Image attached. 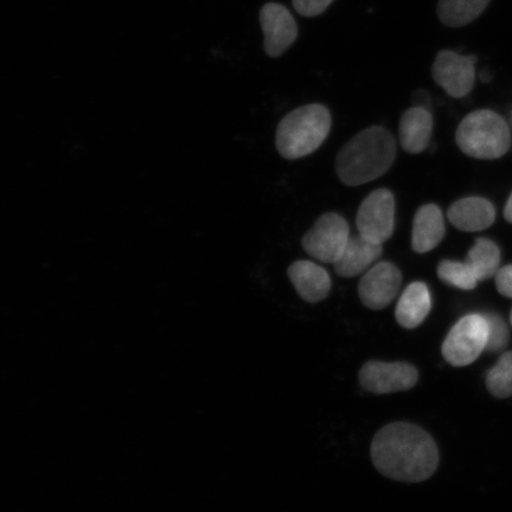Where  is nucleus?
<instances>
[{"label":"nucleus","mask_w":512,"mask_h":512,"mask_svg":"<svg viewBox=\"0 0 512 512\" xmlns=\"http://www.w3.org/2000/svg\"><path fill=\"white\" fill-rule=\"evenodd\" d=\"M456 143L466 156L492 160L509 151L511 134L501 115L482 110L470 113L460 123Z\"/></svg>","instance_id":"20e7f679"},{"label":"nucleus","mask_w":512,"mask_h":512,"mask_svg":"<svg viewBox=\"0 0 512 512\" xmlns=\"http://www.w3.org/2000/svg\"><path fill=\"white\" fill-rule=\"evenodd\" d=\"M495 279L498 292L503 297L512 298V265L499 268Z\"/></svg>","instance_id":"b1692460"},{"label":"nucleus","mask_w":512,"mask_h":512,"mask_svg":"<svg viewBox=\"0 0 512 512\" xmlns=\"http://www.w3.org/2000/svg\"><path fill=\"white\" fill-rule=\"evenodd\" d=\"M489 325L484 315H469L453 326L443 343V356L453 367H466L486 350Z\"/></svg>","instance_id":"39448f33"},{"label":"nucleus","mask_w":512,"mask_h":512,"mask_svg":"<svg viewBox=\"0 0 512 512\" xmlns=\"http://www.w3.org/2000/svg\"><path fill=\"white\" fill-rule=\"evenodd\" d=\"M504 217H505V220L512 223V194L509 197L507 206H505Z\"/></svg>","instance_id":"393cba45"},{"label":"nucleus","mask_w":512,"mask_h":512,"mask_svg":"<svg viewBox=\"0 0 512 512\" xmlns=\"http://www.w3.org/2000/svg\"><path fill=\"white\" fill-rule=\"evenodd\" d=\"M444 215L435 204H426L416 211L413 222L412 247L414 252H431L445 238Z\"/></svg>","instance_id":"dca6fc26"},{"label":"nucleus","mask_w":512,"mask_h":512,"mask_svg":"<svg viewBox=\"0 0 512 512\" xmlns=\"http://www.w3.org/2000/svg\"><path fill=\"white\" fill-rule=\"evenodd\" d=\"M287 273L300 298L305 302L316 304L329 296L330 275L315 262L307 260L293 262Z\"/></svg>","instance_id":"ddd939ff"},{"label":"nucleus","mask_w":512,"mask_h":512,"mask_svg":"<svg viewBox=\"0 0 512 512\" xmlns=\"http://www.w3.org/2000/svg\"><path fill=\"white\" fill-rule=\"evenodd\" d=\"M350 238L347 220L336 213L320 216L304 235L305 252L325 264L334 265Z\"/></svg>","instance_id":"423d86ee"},{"label":"nucleus","mask_w":512,"mask_h":512,"mask_svg":"<svg viewBox=\"0 0 512 512\" xmlns=\"http://www.w3.org/2000/svg\"><path fill=\"white\" fill-rule=\"evenodd\" d=\"M362 387L374 394H393L412 389L419 380L418 369L409 363L370 361L360 370Z\"/></svg>","instance_id":"1a4fd4ad"},{"label":"nucleus","mask_w":512,"mask_h":512,"mask_svg":"<svg viewBox=\"0 0 512 512\" xmlns=\"http://www.w3.org/2000/svg\"><path fill=\"white\" fill-rule=\"evenodd\" d=\"M383 249L380 243H376L363 235H350L343 252L339 255L334 266L339 277L354 278L371 268L376 260L380 259Z\"/></svg>","instance_id":"f8f14e48"},{"label":"nucleus","mask_w":512,"mask_h":512,"mask_svg":"<svg viewBox=\"0 0 512 512\" xmlns=\"http://www.w3.org/2000/svg\"><path fill=\"white\" fill-rule=\"evenodd\" d=\"M441 281L460 290L470 291L477 287L478 279L466 262L444 260L438 266Z\"/></svg>","instance_id":"412c9836"},{"label":"nucleus","mask_w":512,"mask_h":512,"mask_svg":"<svg viewBox=\"0 0 512 512\" xmlns=\"http://www.w3.org/2000/svg\"><path fill=\"white\" fill-rule=\"evenodd\" d=\"M334 0H292L293 8L300 16L311 18L324 14Z\"/></svg>","instance_id":"5701e85b"},{"label":"nucleus","mask_w":512,"mask_h":512,"mask_svg":"<svg viewBox=\"0 0 512 512\" xmlns=\"http://www.w3.org/2000/svg\"><path fill=\"white\" fill-rule=\"evenodd\" d=\"M371 459L383 476L419 483L431 478L439 465L437 444L426 431L408 422H395L376 433Z\"/></svg>","instance_id":"f257e3e1"},{"label":"nucleus","mask_w":512,"mask_h":512,"mask_svg":"<svg viewBox=\"0 0 512 512\" xmlns=\"http://www.w3.org/2000/svg\"><path fill=\"white\" fill-rule=\"evenodd\" d=\"M260 24L264 32L265 53L277 59L297 41L298 27L290 10L278 3H267L260 10Z\"/></svg>","instance_id":"9b49d317"},{"label":"nucleus","mask_w":512,"mask_h":512,"mask_svg":"<svg viewBox=\"0 0 512 512\" xmlns=\"http://www.w3.org/2000/svg\"><path fill=\"white\" fill-rule=\"evenodd\" d=\"M477 56H463L452 50H441L432 66L433 80L454 99L469 94L476 82Z\"/></svg>","instance_id":"6e6552de"},{"label":"nucleus","mask_w":512,"mask_h":512,"mask_svg":"<svg viewBox=\"0 0 512 512\" xmlns=\"http://www.w3.org/2000/svg\"><path fill=\"white\" fill-rule=\"evenodd\" d=\"M396 143L386 128H367L345 144L336 158V172L342 183L357 187L380 178L395 162Z\"/></svg>","instance_id":"f03ea898"},{"label":"nucleus","mask_w":512,"mask_h":512,"mask_svg":"<svg viewBox=\"0 0 512 512\" xmlns=\"http://www.w3.org/2000/svg\"><path fill=\"white\" fill-rule=\"evenodd\" d=\"M486 387L497 399H508L512 396V351L505 352L488 376Z\"/></svg>","instance_id":"aec40b11"},{"label":"nucleus","mask_w":512,"mask_h":512,"mask_svg":"<svg viewBox=\"0 0 512 512\" xmlns=\"http://www.w3.org/2000/svg\"><path fill=\"white\" fill-rule=\"evenodd\" d=\"M448 220L462 232H480L496 220L492 203L482 197H467L453 203L447 211Z\"/></svg>","instance_id":"4468645a"},{"label":"nucleus","mask_w":512,"mask_h":512,"mask_svg":"<svg viewBox=\"0 0 512 512\" xmlns=\"http://www.w3.org/2000/svg\"><path fill=\"white\" fill-rule=\"evenodd\" d=\"M466 264L471 267L478 281L495 277L501 265V251L494 241L478 239L467 253Z\"/></svg>","instance_id":"6ab92c4d"},{"label":"nucleus","mask_w":512,"mask_h":512,"mask_svg":"<svg viewBox=\"0 0 512 512\" xmlns=\"http://www.w3.org/2000/svg\"><path fill=\"white\" fill-rule=\"evenodd\" d=\"M491 0H439L437 14L448 28H463L475 22Z\"/></svg>","instance_id":"a211bd4d"},{"label":"nucleus","mask_w":512,"mask_h":512,"mask_svg":"<svg viewBox=\"0 0 512 512\" xmlns=\"http://www.w3.org/2000/svg\"><path fill=\"white\" fill-rule=\"evenodd\" d=\"M402 274L392 262L382 261L369 268L363 275L358 294L361 302L370 310H383L398 296Z\"/></svg>","instance_id":"9d476101"},{"label":"nucleus","mask_w":512,"mask_h":512,"mask_svg":"<svg viewBox=\"0 0 512 512\" xmlns=\"http://www.w3.org/2000/svg\"><path fill=\"white\" fill-rule=\"evenodd\" d=\"M510 320H511V324H512V310H511Z\"/></svg>","instance_id":"a878e982"},{"label":"nucleus","mask_w":512,"mask_h":512,"mask_svg":"<svg viewBox=\"0 0 512 512\" xmlns=\"http://www.w3.org/2000/svg\"><path fill=\"white\" fill-rule=\"evenodd\" d=\"M432 307L430 290L424 283H413L401 294L395 317L402 328L412 330L425 322Z\"/></svg>","instance_id":"f3484780"},{"label":"nucleus","mask_w":512,"mask_h":512,"mask_svg":"<svg viewBox=\"0 0 512 512\" xmlns=\"http://www.w3.org/2000/svg\"><path fill=\"white\" fill-rule=\"evenodd\" d=\"M433 132V117L426 108L415 106L403 113L399 136L402 149L419 155L430 145Z\"/></svg>","instance_id":"2eb2a0df"},{"label":"nucleus","mask_w":512,"mask_h":512,"mask_svg":"<svg viewBox=\"0 0 512 512\" xmlns=\"http://www.w3.org/2000/svg\"><path fill=\"white\" fill-rule=\"evenodd\" d=\"M331 114L323 105L311 104L297 108L280 121L275 145L281 155L294 160L311 155L328 138Z\"/></svg>","instance_id":"7ed1b4c3"},{"label":"nucleus","mask_w":512,"mask_h":512,"mask_svg":"<svg viewBox=\"0 0 512 512\" xmlns=\"http://www.w3.org/2000/svg\"><path fill=\"white\" fill-rule=\"evenodd\" d=\"M358 233L371 241L382 243L392 238L395 228V198L388 189L371 192L358 209Z\"/></svg>","instance_id":"0eeeda50"},{"label":"nucleus","mask_w":512,"mask_h":512,"mask_svg":"<svg viewBox=\"0 0 512 512\" xmlns=\"http://www.w3.org/2000/svg\"><path fill=\"white\" fill-rule=\"evenodd\" d=\"M488 320L489 338L486 350L491 352L502 351L507 347L509 342V330L504 320L497 315H484Z\"/></svg>","instance_id":"4be33fe9"}]
</instances>
